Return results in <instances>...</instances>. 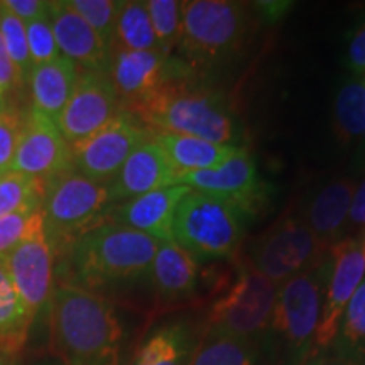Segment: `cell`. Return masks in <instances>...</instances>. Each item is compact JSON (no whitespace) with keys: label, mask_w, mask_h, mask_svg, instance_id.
I'll return each instance as SVG.
<instances>
[{"label":"cell","mask_w":365,"mask_h":365,"mask_svg":"<svg viewBox=\"0 0 365 365\" xmlns=\"http://www.w3.org/2000/svg\"><path fill=\"white\" fill-rule=\"evenodd\" d=\"M54 354L65 365H120L122 331L115 308L85 287L59 284L49 301Z\"/></svg>","instance_id":"6da1fadb"},{"label":"cell","mask_w":365,"mask_h":365,"mask_svg":"<svg viewBox=\"0 0 365 365\" xmlns=\"http://www.w3.org/2000/svg\"><path fill=\"white\" fill-rule=\"evenodd\" d=\"M150 134H180L240 145L242 129L222 91L208 88L196 73L168 83L129 108Z\"/></svg>","instance_id":"7a4b0ae2"},{"label":"cell","mask_w":365,"mask_h":365,"mask_svg":"<svg viewBox=\"0 0 365 365\" xmlns=\"http://www.w3.org/2000/svg\"><path fill=\"white\" fill-rule=\"evenodd\" d=\"M159 242L118 223L105 222L75 240L68 250L70 284L98 289L149 276Z\"/></svg>","instance_id":"3957f363"},{"label":"cell","mask_w":365,"mask_h":365,"mask_svg":"<svg viewBox=\"0 0 365 365\" xmlns=\"http://www.w3.org/2000/svg\"><path fill=\"white\" fill-rule=\"evenodd\" d=\"M328 271L330 250L317 266L279 286L271 325L264 341L276 346V352L282 355L284 365H304L312 359Z\"/></svg>","instance_id":"277c9868"},{"label":"cell","mask_w":365,"mask_h":365,"mask_svg":"<svg viewBox=\"0 0 365 365\" xmlns=\"http://www.w3.org/2000/svg\"><path fill=\"white\" fill-rule=\"evenodd\" d=\"M110 202L107 182L68 170L44 185L41 213L54 257L66 255L76 239L107 222Z\"/></svg>","instance_id":"5b68a950"},{"label":"cell","mask_w":365,"mask_h":365,"mask_svg":"<svg viewBox=\"0 0 365 365\" xmlns=\"http://www.w3.org/2000/svg\"><path fill=\"white\" fill-rule=\"evenodd\" d=\"M250 17L240 2L191 0L182 2V31L178 51L198 68L218 66L234 58L249 34Z\"/></svg>","instance_id":"8992f818"},{"label":"cell","mask_w":365,"mask_h":365,"mask_svg":"<svg viewBox=\"0 0 365 365\" xmlns=\"http://www.w3.org/2000/svg\"><path fill=\"white\" fill-rule=\"evenodd\" d=\"M279 286L259 272L249 259L240 261L234 279L220 286L208 307L207 330L262 345Z\"/></svg>","instance_id":"52a82bcc"},{"label":"cell","mask_w":365,"mask_h":365,"mask_svg":"<svg viewBox=\"0 0 365 365\" xmlns=\"http://www.w3.org/2000/svg\"><path fill=\"white\" fill-rule=\"evenodd\" d=\"M247 220L225 200L191 190L178 205L171 234L196 261L232 259L244 240Z\"/></svg>","instance_id":"ba28073f"},{"label":"cell","mask_w":365,"mask_h":365,"mask_svg":"<svg viewBox=\"0 0 365 365\" xmlns=\"http://www.w3.org/2000/svg\"><path fill=\"white\" fill-rule=\"evenodd\" d=\"M328 249L304 217L284 215L250 247L249 261L269 279L282 282L308 271L327 257Z\"/></svg>","instance_id":"9c48e42d"},{"label":"cell","mask_w":365,"mask_h":365,"mask_svg":"<svg viewBox=\"0 0 365 365\" xmlns=\"http://www.w3.org/2000/svg\"><path fill=\"white\" fill-rule=\"evenodd\" d=\"M150 137L153 134L130 112L120 108L102 129L70 145L71 168L90 180L108 182Z\"/></svg>","instance_id":"30bf717a"},{"label":"cell","mask_w":365,"mask_h":365,"mask_svg":"<svg viewBox=\"0 0 365 365\" xmlns=\"http://www.w3.org/2000/svg\"><path fill=\"white\" fill-rule=\"evenodd\" d=\"M195 68L181 58L168 56L161 51H112L110 76L120 108L129 110L154 91L173 81L196 75Z\"/></svg>","instance_id":"8fae6325"},{"label":"cell","mask_w":365,"mask_h":365,"mask_svg":"<svg viewBox=\"0 0 365 365\" xmlns=\"http://www.w3.org/2000/svg\"><path fill=\"white\" fill-rule=\"evenodd\" d=\"M178 185H186L191 190L225 200L247 218L255 217L267 207L274 191L272 186L259 176L257 166L247 148L215 170L181 175L178 178Z\"/></svg>","instance_id":"7c38bea8"},{"label":"cell","mask_w":365,"mask_h":365,"mask_svg":"<svg viewBox=\"0 0 365 365\" xmlns=\"http://www.w3.org/2000/svg\"><path fill=\"white\" fill-rule=\"evenodd\" d=\"M365 279V259L362 240L341 239L330 249V271L325 286V298L317 333H314L313 354L330 349L339 333L341 317L357 287Z\"/></svg>","instance_id":"4fadbf2b"},{"label":"cell","mask_w":365,"mask_h":365,"mask_svg":"<svg viewBox=\"0 0 365 365\" xmlns=\"http://www.w3.org/2000/svg\"><path fill=\"white\" fill-rule=\"evenodd\" d=\"M71 170V149L59 132L56 122L34 108L22 115V129L12 170L48 182Z\"/></svg>","instance_id":"5bb4252c"},{"label":"cell","mask_w":365,"mask_h":365,"mask_svg":"<svg viewBox=\"0 0 365 365\" xmlns=\"http://www.w3.org/2000/svg\"><path fill=\"white\" fill-rule=\"evenodd\" d=\"M2 264L34 323L49 308L54 291V254L44 228L6 255Z\"/></svg>","instance_id":"9a60e30c"},{"label":"cell","mask_w":365,"mask_h":365,"mask_svg":"<svg viewBox=\"0 0 365 365\" xmlns=\"http://www.w3.org/2000/svg\"><path fill=\"white\" fill-rule=\"evenodd\" d=\"M120 110L108 73L80 71L78 83L58 117L56 125L68 144L95 134Z\"/></svg>","instance_id":"2e32d148"},{"label":"cell","mask_w":365,"mask_h":365,"mask_svg":"<svg viewBox=\"0 0 365 365\" xmlns=\"http://www.w3.org/2000/svg\"><path fill=\"white\" fill-rule=\"evenodd\" d=\"M178 176L166 150L153 135L127 158L113 180L107 182L110 202L117 205L150 191L175 186Z\"/></svg>","instance_id":"e0dca14e"},{"label":"cell","mask_w":365,"mask_h":365,"mask_svg":"<svg viewBox=\"0 0 365 365\" xmlns=\"http://www.w3.org/2000/svg\"><path fill=\"white\" fill-rule=\"evenodd\" d=\"M191 191L186 185H175L117 203L108 210L107 222L129 227L158 242L173 240V220L178 205Z\"/></svg>","instance_id":"ac0fdd59"},{"label":"cell","mask_w":365,"mask_h":365,"mask_svg":"<svg viewBox=\"0 0 365 365\" xmlns=\"http://www.w3.org/2000/svg\"><path fill=\"white\" fill-rule=\"evenodd\" d=\"M59 53L80 70L108 73L112 53L102 38L68 6L66 0L49 2L48 9Z\"/></svg>","instance_id":"d6986e66"},{"label":"cell","mask_w":365,"mask_h":365,"mask_svg":"<svg viewBox=\"0 0 365 365\" xmlns=\"http://www.w3.org/2000/svg\"><path fill=\"white\" fill-rule=\"evenodd\" d=\"M156 296L163 303H178L196 293L200 281V261L176 244L159 242L149 269Z\"/></svg>","instance_id":"ffe728a7"},{"label":"cell","mask_w":365,"mask_h":365,"mask_svg":"<svg viewBox=\"0 0 365 365\" xmlns=\"http://www.w3.org/2000/svg\"><path fill=\"white\" fill-rule=\"evenodd\" d=\"M80 71V68L63 54L53 61L34 66L27 80L34 110L56 122L76 88Z\"/></svg>","instance_id":"44dd1931"},{"label":"cell","mask_w":365,"mask_h":365,"mask_svg":"<svg viewBox=\"0 0 365 365\" xmlns=\"http://www.w3.org/2000/svg\"><path fill=\"white\" fill-rule=\"evenodd\" d=\"M354 191L355 185L349 178L333 181L318 191L303 215L328 250L341 240V232L349 222Z\"/></svg>","instance_id":"7402d4cb"},{"label":"cell","mask_w":365,"mask_h":365,"mask_svg":"<svg viewBox=\"0 0 365 365\" xmlns=\"http://www.w3.org/2000/svg\"><path fill=\"white\" fill-rule=\"evenodd\" d=\"M196 330L188 319L159 327L135 350L129 365H190L196 349Z\"/></svg>","instance_id":"603a6c76"},{"label":"cell","mask_w":365,"mask_h":365,"mask_svg":"<svg viewBox=\"0 0 365 365\" xmlns=\"http://www.w3.org/2000/svg\"><path fill=\"white\" fill-rule=\"evenodd\" d=\"M166 150L178 175L208 171L222 166L244 149V145L217 144L212 140L180 134H153ZM178 176V178H180Z\"/></svg>","instance_id":"cb8c5ba5"},{"label":"cell","mask_w":365,"mask_h":365,"mask_svg":"<svg viewBox=\"0 0 365 365\" xmlns=\"http://www.w3.org/2000/svg\"><path fill=\"white\" fill-rule=\"evenodd\" d=\"M33 319L0 261V352L14 357L24 346Z\"/></svg>","instance_id":"d4e9b609"},{"label":"cell","mask_w":365,"mask_h":365,"mask_svg":"<svg viewBox=\"0 0 365 365\" xmlns=\"http://www.w3.org/2000/svg\"><path fill=\"white\" fill-rule=\"evenodd\" d=\"M333 127L345 144L365 140V78L345 81L336 91L333 103Z\"/></svg>","instance_id":"484cf974"},{"label":"cell","mask_w":365,"mask_h":365,"mask_svg":"<svg viewBox=\"0 0 365 365\" xmlns=\"http://www.w3.org/2000/svg\"><path fill=\"white\" fill-rule=\"evenodd\" d=\"M117 49H124V51H161L145 2H140V0L122 2L112 44V51H117Z\"/></svg>","instance_id":"4316f807"},{"label":"cell","mask_w":365,"mask_h":365,"mask_svg":"<svg viewBox=\"0 0 365 365\" xmlns=\"http://www.w3.org/2000/svg\"><path fill=\"white\" fill-rule=\"evenodd\" d=\"M259 344L205 330L190 365H257Z\"/></svg>","instance_id":"83f0119b"},{"label":"cell","mask_w":365,"mask_h":365,"mask_svg":"<svg viewBox=\"0 0 365 365\" xmlns=\"http://www.w3.org/2000/svg\"><path fill=\"white\" fill-rule=\"evenodd\" d=\"M331 346L345 364H357L365 357V279L346 304Z\"/></svg>","instance_id":"f1b7e54d"},{"label":"cell","mask_w":365,"mask_h":365,"mask_svg":"<svg viewBox=\"0 0 365 365\" xmlns=\"http://www.w3.org/2000/svg\"><path fill=\"white\" fill-rule=\"evenodd\" d=\"M43 193L44 182L16 171L6 173L0 176V218L26 210H39Z\"/></svg>","instance_id":"f546056e"},{"label":"cell","mask_w":365,"mask_h":365,"mask_svg":"<svg viewBox=\"0 0 365 365\" xmlns=\"http://www.w3.org/2000/svg\"><path fill=\"white\" fill-rule=\"evenodd\" d=\"M150 22L161 53L173 56L178 49L182 31V2L180 0H148Z\"/></svg>","instance_id":"4dcf8cb0"},{"label":"cell","mask_w":365,"mask_h":365,"mask_svg":"<svg viewBox=\"0 0 365 365\" xmlns=\"http://www.w3.org/2000/svg\"><path fill=\"white\" fill-rule=\"evenodd\" d=\"M66 2L102 38L112 53L117 16L122 2L118 0H66Z\"/></svg>","instance_id":"1f68e13d"},{"label":"cell","mask_w":365,"mask_h":365,"mask_svg":"<svg viewBox=\"0 0 365 365\" xmlns=\"http://www.w3.org/2000/svg\"><path fill=\"white\" fill-rule=\"evenodd\" d=\"M0 38L26 83L34 68L29 54V46H27L26 26L16 16H12L2 4H0Z\"/></svg>","instance_id":"d6a6232c"},{"label":"cell","mask_w":365,"mask_h":365,"mask_svg":"<svg viewBox=\"0 0 365 365\" xmlns=\"http://www.w3.org/2000/svg\"><path fill=\"white\" fill-rule=\"evenodd\" d=\"M41 228H44L41 208L26 210L0 218V261Z\"/></svg>","instance_id":"836d02e7"},{"label":"cell","mask_w":365,"mask_h":365,"mask_svg":"<svg viewBox=\"0 0 365 365\" xmlns=\"http://www.w3.org/2000/svg\"><path fill=\"white\" fill-rule=\"evenodd\" d=\"M24 26L27 46H29V54L34 66L44 65V63H49L61 56L48 14L38 17V19L26 22Z\"/></svg>","instance_id":"e575fe53"},{"label":"cell","mask_w":365,"mask_h":365,"mask_svg":"<svg viewBox=\"0 0 365 365\" xmlns=\"http://www.w3.org/2000/svg\"><path fill=\"white\" fill-rule=\"evenodd\" d=\"M21 129L22 115L6 103L0 105V175H6L12 170Z\"/></svg>","instance_id":"d590c367"},{"label":"cell","mask_w":365,"mask_h":365,"mask_svg":"<svg viewBox=\"0 0 365 365\" xmlns=\"http://www.w3.org/2000/svg\"><path fill=\"white\" fill-rule=\"evenodd\" d=\"M345 65L355 76H365V22L355 31L346 48Z\"/></svg>","instance_id":"8d00e7d4"},{"label":"cell","mask_w":365,"mask_h":365,"mask_svg":"<svg viewBox=\"0 0 365 365\" xmlns=\"http://www.w3.org/2000/svg\"><path fill=\"white\" fill-rule=\"evenodd\" d=\"M24 83L19 70L14 65V61L9 56L4 41L0 38V91H2L4 97H9L14 90H17Z\"/></svg>","instance_id":"74e56055"},{"label":"cell","mask_w":365,"mask_h":365,"mask_svg":"<svg viewBox=\"0 0 365 365\" xmlns=\"http://www.w3.org/2000/svg\"><path fill=\"white\" fill-rule=\"evenodd\" d=\"M0 4L24 24L46 16L49 9V2H43V0H2Z\"/></svg>","instance_id":"f35d334b"},{"label":"cell","mask_w":365,"mask_h":365,"mask_svg":"<svg viewBox=\"0 0 365 365\" xmlns=\"http://www.w3.org/2000/svg\"><path fill=\"white\" fill-rule=\"evenodd\" d=\"M349 222L352 225L364 227L365 225V180L360 182L359 188L354 191L352 205H350Z\"/></svg>","instance_id":"ab89813d"},{"label":"cell","mask_w":365,"mask_h":365,"mask_svg":"<svg viewBox=\"0 0 365 365\" xmlns=\"http://www.w3.org/2000/svg\"><path fill=\"white\" fill-rule=\"evenodd\" d=\"M259 11L262 12V16L267 21H279L281 17L286 16V12L289 11V7L293 6L291 2H257L255 4Z\"/></svg>","instance_id":"60d3db41"},{"label":"cell","mask_w":365,"mask_h":365,"mask_svg":"<svg viewBox=\"0 0 365 365\" xmlns=\"http://www.w3.org/2000/svg\"><path fill=\"white\" fill-rule=\"evenodd\" d=\"M0 365H12V357H11V355L0 352Z\"/></svg>","instance_id":"b9f144b4"},{"label":"cell","mask_w":365,"mask_h":365,"mask_svg":"<svg viewBox=\"0 0 365 365\" xmlns=\"http://www.w3.org/2000/svg\"><path fill=\"white\" fill-rule=\"evenodd\" d=\"M304 365H339V364L327 362V360H314V359H309V362L304 364Z\"/></svg>","instance_id":"7bdbcfd3"},{"label":"cell","mask_w":365,"mask_h":365,"mask_svg":"<svg viewBox=\"0 0 365 365\" xmlns=\"http://www.w3.org/2000/svg\"><path fill=\"white\" fill-rule=\"evenodd\" d=\"M2 103H6V97H4L2 91H0V105H2Z\"/></svg>","instance_id":"ee69618b"},{"label":"cell","mask_w":365,"mask_h":365,"mask_svg":"<svg viewBox=\"0 0 365 365\" xmlns=\"http://www.w3.org/2000/svg\"><path fill=\"white\" fill-rule=\"evenodd\" d=\"M362 254H364V259H365V239L362 240Z\"/></svg>","instance_id":"f6af8a7d"},{"label":"cell","mask_w":365,"mask_h":365,"mask_svg":"<svg viewBox=\"0 0 365 365\" xmlns=\"http://www.w3.org/2000/svg\"><path fill=\"white\" fill-rule=\"evenodd\" d=\"M364 78H365V76H364Z\"/></svg>","instance_id":"bcb514c9"},{"label":"cell","mask_w":365,"mask_h":365,"mask_svg":"<svg viewBox=\"0 0 365 365\" xmlns=\"http://www.w3.org/2000/svg\"><path fill=\"white\" fill-rule=\"evenodd\" d=\"M0 176H2V175H0Z\"/></svg>","instance_id":"7dc6e473"}]
</instances>
